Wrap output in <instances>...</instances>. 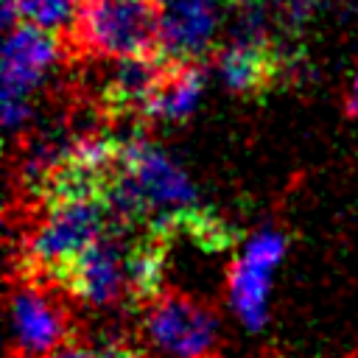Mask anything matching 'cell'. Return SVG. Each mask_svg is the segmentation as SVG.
Returning a JSON list of instances; mask_svg holds the SVG:
<instances>
[{
    "label": "cell",
    "instance_id": "cell-1",
    "mask_svg": "<svg viewBox=\"0 0 358 358\" xmlns=\"http://www.w3.org/2000/svg\"><path fill=\"white\" fill-rule=\"evenodd\" d=\"M106 201L117 221L145 218L151 227H165L193 210L199 196L185 168L148 140H126Z\"/></svg>",
    "mask_w": 358,
    "mask_h": 358
},
{
    "label": "cell",
    "instance_id": "cell-2",
    "mask_svg": "<svg viewBox=\"0 0 358 358\" xmlns=\"http://www.w3.org/2000/svg\"><path fill=\"white\" fill-rule=\"evenodd\" d=\"M115 213L106 199H62L45 204L42 218L25 238L22 268L28 277L59 280L64 271L112 229Z\"/></svg>",
    "mask_w": 358,
    "mask_h": 358
},
{
    "label": "cell",
    "instance_id": "cell-3",
    "mask_svg": "<svg viewBox=\"0 0 358 358\" xmlns=\"http://www.w3.org/2000/svg\"><path fill=\"white\" fill-rule=\"evenodd\" d=\"M70 34L76 48L90 56H162L157 0H78Z\"/></svg>",
    "mask_w": 358,
    "mask_h": 358
},
{
    "label": "cell",
    "instance_id": "cell-4",
    "mask_svg": "<svg viewBox=\"0 0 358 358\" xmlns=\"http://www.w3.org/2000/svg\"><path fill=\"white\" fill-rule=\"evenodd\" d=\"M143 338L159 358H210L218 341V319L190 296H157L145 310Z\"/></svg>",
    "mask_w": 358,
    "mask_h": 358
},
{
    "label": "cell",
    "instance_id": "cell-5",
    "mask_svg": "<svg viewBox=\"0 0 358 358\" xmlns=\"http://www.w3.org/2000/svg\"><path fill=\"white\" fill-rule=\"evenodd\" d=\"M285 255V235L274 227L257 229L229 266L227 296L238 322L246 330H260L268 319V296L277 266Z\"/></svg>",
    "mask_w": 358,
    "mask_h": 358
},
{
    "label": "cell",
    "instance_id": "cell-6",
    "mask_svg": "<svg viewBox=\"0 0 358 358\" xmlns=\"http://www.w3.org/2000/svg\"><path fill=\"white\" fill-rule=\"evenodd\" d=\"M62 285L90 308H115L131 299V238L109 229L64 271Z\"/></svg>",
    "mask_w": 358,
    "mask_h": 358
},
{
    "label": "cell",
    "instance_id": "cell-7",
    "mask_svg": "<svg viewBox=\"0 0 358 358\" xmlns=\"http://www.w3.org/2000/svg\"><path fill=\"white\" fill-rule=\"evenodd\" d=\"M8 338L17 358H53L67 347V313L62 302L31 277L8 296Z\"/></svg>",
    "mask_w": 358,
    "mask_h": 358
},
{
    "label": "cell",
    "instance_id": "cell-8",
    "mask_svg": "<svg viewBox=\"0 0 358 358\" xmlns=\"http://www.w3.org/2000/svg\"><path fill=\"white\" fill-rule=\"evenodd\" d=\"M59 62L53 34L20 22L6 31L3 45V101H31Z\"/></svg>",
    "mask_w": 358,
    "mask_h": 358
},
{
    "label": "cell",
    "instance_id": "cell-9",
    "mask_svg": "<svg viewBox=\"0 0 358 358\" xmlns=\"http://www.w3.org/2000/svg\"><path fill=\"white\" fill-rule=\"evenodd\" d=\"M215 0L159 3V50L168 62H199L215 36Z\"/></svg>",
    "mask_w": 358,
    "mask_h": 358
},
{
    "label": "cell",
    "instance_id": "cell-10",
    "mask_svg": "<svg viewBox=\"0 0 358 358\" xmlns=\"http://www.w3.org/2000/svg\"><path fill=\"white\" fill-rule=\"evenodd\" d=\"M291 70L294 59L282 48L271 45V39L229 42L218 56V76L238 95H260Z\"/></svg>",
    "mask_w": 358,
    "mask_h": 358
},
{
    "label": "cell",
    "instance_id": "cell-11",
    "mask_svg": "<svg viewBox=\"0 0 358 358\" xmlns=\"http://www.w3.org/2000/svg\"><path fill=\"white\" fill-rule=\"evenodd\" d=\"M204 90V67L199 62H168L159 87L145 103V117L179 123L199 106Z\"/></svg>",
    "mask_w": 358,
    "mask_h": 358
},
{
    "label": "cell",
    "instance_id": "cell-12",
    "mask_svg": "<svg viewBox=\"0 0 358 358\" xmlns=\"http://www.w3.org/2000/svg\"><path fill=\"white\" fill-rule=\"evenodd\" d=\"M78 14V0H3V25L6 31L20 22L42 28L48 34L73 31Z\"/></svg>",
    "mask_w": 358,
    "mask_h": 358
},
{
    "label": "cell",
    "instance_id": "cell-13",
    "mask_svg": "<svg viewBox=\"0 0 358 358\" xmlns=\"http://www.w3.org/2000/svg\"><path fill=\"white\" fill-rule=\"evenodd\" d=\"M53 358H131V355L120 344H98V347H90V344H67Z\"/></svg>",
    "mask_w": 358,
    "mask_h": 358
},
{
    "label": "cell",
    "instance_id": "cell-14",
    "mask_svg": "<svg viewBox=\"0 0 358 358\" xmlns=\"http://www.w3.org/2000/svg\"><path fill=\"white\" fill-rule=\"evenodd\" d=\"M268 6L288 22V25H302L310 20L316 0H268Z\"/></svg>",
    "mask_w": 358,
    "mask_h": 358
},
{
    "label": "cell",
    "instance_id": "cell-15",
    "mask_svg": "<svg viewBox=\"0 0 358 358\" xmlns=\"http://www.w3.org/2000/svg\"><path fill=\"white\" fill-rule=\"evenodd\" d=\"M347 115L350 117H358V70L352 76V84H350V92H347V103H344Z\"/></svg>",
    "mask_w": 358,
    "mask_h": 358
},
{
    "label": "cell",
    "instance_id": "cell-16",
    "mask_svg": "<svg viewBox=\"0 0 358 358\" xmlns=\"http://www.w3.org/2000/svg\"><path fill=\"white\" fill-rule=\"evenodd\" d=\"M229 6H235V8H246V6H257V3H266V0H227Z\"/></svg>",
    "mask_w": 358,
    "mask_h": 358
},
{
    "label": "cell",
    "instance_id": "cell-17",
    "mask_svg": "<svg viewBox=\"0 0 358 358\" xmlns=\"http://www.w3.org/2000/svg\"><path fill=\"white\" fill-rule=\"evenodd\" d=\"M157 3H165V0H157Z\"/></svg>",
    "mask_w": 358,
    "mask_h": 358
}]
</instances>
